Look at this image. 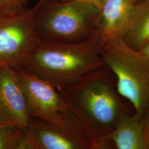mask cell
I'll return each instance as SVG.
<instances>
[{"label":"cell","mask_w":149,"mask_h":149,"mask_svg":"<svg viewBox=\"0 0 149 149\" xmlns=\"http://www.w3.org/2000/svg\"><path fill=\"white\" fill-rule=\"evenodd\" d=\"M58 91L88 136L92 149H106L118 123L135 112L118 92L116 77L107 65Z\"/></svg>","instance_id":"cell-1"},{"label":"cell","mask_w":149,"mask_h":149,"mask_svg":"<svg viewBox=\"0 0 149 149\" xmlns=\"http://www.w3.org/2000/svg\"><path fill=\"white\" fill-rule=\"evenodd\" d=\"M105 66L100 34L89 40L74 44L39 39L22 68L48 81L59 91Z\"/></svg>","instance_id":"cell-2"},{"label":"cell","mask_w":149,"mask_h":149,"mask_svg":"<svg viewBox=\"0 0 149 149\" xmlns=\"http://www.w3.org/2000/svg\"><path fill=\"white\" fill-rule=\"evenodd\" d=\"M38 2L35 24L39 39L74 44L89 40L100 34V11L95 6L76 0Z\"/></svg>","instance_id":"cell-3"},{"label":"cell","mask_w":149,"mask_h":149,"mask_svg":"<svg viewBox=\"0 0 149 149\" xmlns=\"http://www.w3.org/2000/svg\"><path fill=\"white\" fill-rule=\"evenodd\" d=\"M101 55L117 80L119 94L135 112L149 116V58L118 37H101Z\"/></svg>","instance_id":"cell-4"},{"label":"cell","mask_w":149,"mask_h":149,"mask_svg":"<svg viewBox=\"0 0 149 149\" xmlns=\"http://www.w3.org/2000/svg\"><path fill=\"white\" fill-rule=\"evenodd\" d=\"M39 2L18 10L0 13V65L20 69L39 38L35 15Z\"/></svg>","instance_id":"cell-5"},{"label":"cell","mask_w":149,"mask_h":149,"mask_svg":"<svg viewBox=\"0 0 149 149\" xmlns=\"http://www.w3.org/2000/svg\"><path fill=\"white\" fill-rule=\"evenodd\" d=\"M16 71L31 117L57 125L77 120L53 84L24 69Z\"/></svg>","instance_id":"cell-6"},{"label":"cell","mask_w":149,"mask_h":149,"mask_svg":"<svg viewBox=\"0 0 149 149\" xmlns=\"http://www.w3.org/2000/svg\"><path fill=\"white\" fill-rule=\"evenodd\" d=\"M19 149H92V145L77 120L57 125L32 117L22 128Z\"/></svg>","instance_id":"cell-7"},{"label":"cell","mask_w":149,"mask_h":149,"mask_svg":"<svg viewBox=\"0 0 149 149\" xmlns=\"http://www.w3.org/2000/svg\"><path fill=\"white\" fill-rule=\"evenodd\" d=\"M31 118L17 71L0 65V126L25 128Z\"/></svg>","instance_id":"cell-8"},{"label":"cell","mask_w":149,"mask_h":149,"mask_svg":"<svg viewBox=\"0 0 149 149\" xmlns=\"http://www.w3.org/2000/svg\"><path fill=\"white\" fill-rule=\"evenodd\" d=\"M149 149V116H123L107 140L106 149Z\"/></svg>","instance_id":"cell-9"},{"label":"cell","mask_w":149,"mask_h":149,"mask_svg":"<svg viewBox=\"0 0 149 149\" xmlns=\"http://www.w3.org/2000/svg\"><path fill=\"white\" fill-rule=\"evenodd\" d=\"M137 2L136 0H105L100 10V36L123 38Z\"/></svg>","instance_id":"cell-10"},{"label":"cell","mask_w":149,"mask_h":149,"mask_svg":"<svg viewBox=\"0 0 149 149\" xmlns=\"http://www.w3.org/2000/svg\"><path fill=\"white\" fill-rule=\"evenodd\" d=\"M122 38L136 50H139L149 40V0L137 2L128 30Z\"/></svg>","instance_id":"cell-11"},{"label":"cell","mask_w":149,"mask_h":149,"mask_svg":"<svg viewBox=\"0 0 149 149\" xmlns=\"http://www.w3.org/2000/svg\"><path fill=\"white\" fill-rule=\"evenodd\" d=\"M22 130L16 125L0 126V149H19Z\"/></svg>","instance_id":"cell-12"},{"label":"cell","mask_w":149,"mask_h":149,"mask_svg":"<svg viewBox=\"0 0 149 149\" xmlns=\"http://www.w3.org/2000/svg\"><path fill=\"white\" fill-rule=\"evenodd\" d=\"M30 0H0V13L18 10L27 7Z\"/></svg>","instance_id":"cell-13"},{"label":"cell","mask_w":149,"mask_h":149,"mask_svg":"<svg viewBox=\"0 0 149 149\" xmlns=\"http://www.w3.org/2000/svg\"><path fill=\"white\" fill-rule=\"evenodd\" d=\"M76 1H79L92 5L95 6L97 8H98L100 11L102 6L103 5L105 0H76Z\"/></svg>","instance_id":"cell-14"},{"label":"cell","mask_w":149,"mask_h":149,"mask_svg":"<svg viewBox=\"0 0 149 149\" xmlns=\"http://www.w3.org/2000/svg\"><path fill=\"white\" fill-rule=\"evenodd\" d=\"M138 50L149 58V40Z\"/></svg>","instance_id":"cell-15"},{"label":"cell","mask_w":149,"mask_h":149,"mask_svg":"<svg viewBox=\"0 0 149 149\" xmlns=\"http://www.w3.org/2000/svg\"><path fill=\"white\" fill-rule=\"evenodd\" d=\"M38 1H40V0H38ZM57 1H59L60 2H68L73 1L74 0H57Z\"/></svg>","instance_id":"cell-16"},{"label":"cell","mask_w":149,"mask_h":149,"mask_svg":"<svg viewBox=\"0 0 149 149\" xmlns=\"http://www.w3.org/2000/svg\"><path fill=\"white\" fill-rule=\"evenodd\" d=\"M143 1V0H136V1L138 2H140V1Z\"/></svg>","instance_id":"cell-17"}]
</instances>
